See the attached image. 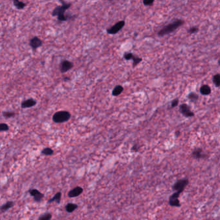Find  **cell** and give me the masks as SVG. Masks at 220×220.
I'll list each match as a JSON object with an SVG mask.
<instances>
[{
    "mask_svg": "<svg viewBox=\"0 0 220 220\" xmlns=\"http://www.w3.org/2000/svg\"><path fill=\"white\" fill-rule=\"evenodd\" d=\"M179 104V100L178 99H174L171 102V107H176Z\"/></svg>",
    "mask_w": 220,
    "mask_h": 220,
    "instance_id": "obj_30",
    "label": "cell"
},
{
    "mask_svg": "<svg viewBox=\"0 0 220 220\" xmlns=\"http://www.w3.org/2000/svg\"><path fill=\"white\" fill-rule=\"evenodd\" d=\"M71 118V114L67 111H59L54 113L52 120L56 123H63L68 121Z\"/></svg>",
    "mask_w": 220,
    "mask_h": 220,
    "instance_id": "obj_2",
    "label": "cell"
},
{
    "mask_svg": "<svg viewBox=\"0 0 220 220\" xmlns=\"http://www.w3.org/2000/svg\"><path fill=\"white\" fill-rule=\"evenodd\" d=\"M124 91V88L121 86V85H117L116 86L114 89L112 91V95L115 96H117L121 95Z\"/></svg>",
    "mask_w": 220,
    "mask_h": 220,
    "instance_id": "obj_17",
    "label": "cell"
},
{
    "mask_svg": "<svg viewBox=\"0 0 220 220\" xmlns=\"http://www.w3.org/2000/svg\"><path fill=\"white\" fill-rule=\"evenodd\" d=\"M9 130V126L5 123H0V133Z\"/></svg>",
    "mask_w": 220,
    "mask_h": 220,
    "instance_id": "obj_26",
    "label": "cell"
},
{
    "mask_svg": "<svg viewBox=\"0 0 220 220\" xmlns=\"http://www.w3.org/2000/svg\"><path fill=\"white\" fill-rule=\"evenodd\" d=\"M14 206V202H12V201L7 202L0 207V212H5L9 209H10V208H11L12 207H13Z\"/></svg>",
    "mask_w": 220,
    "mask_h": 220,
    "instance_id": "obj_15",
    "label": "cell"
},
{
    "mask_svg": "<svg viewBox=\"0 0 220 220\" xmlns=\"http://www.w3.org/2000/svg\"><path fill=\"white\" fill-rule=\"evenodd\" d=\"M69 80L68 77H65V78H64V80Z\"/></svg>",
    "mask_w": 220,
    "mask_h": 220,
    "instance_id": "obj_33",
    "label": "cell"
},
{
    "mask_svg": "<svg viewBox=\"0 0 220 220\" xmlns=\"http://www.w3.org/2000/svg\"><path fill=\"white\" fill-rule=\"evenodd\" d=\"M154 0H143V3L145 6H151Z\"/></svg>",
    "mask_w": 220,
    "mask_h": 220,
    "instance_id": "obj_29",
    "label": "cell"
},
{
    "mask_svg": "<svg viewBox=\"0 0 220 220\" xmlns=\"http://www.w3.org/2000/svg\"><path fill=\"white\" fill-rule=\"evenodd\" d=\"M41 153L45 156H51L53 154V151L50 148H46L42 150Z\"/></svg>",
    "mask_w": 220,
    "mask_h": 220,
    "instance_id": "obj_23",
    "label": "cell"
},
{
    "mask_svg": "<svg viewBox=\"0 0 220 220\" xmlns=\"http://www.w3.org/2000/svg\"><path fill=\"white\" fill-rule=\"evenodd\" d=\"M198 31H199L198 27H197V26H192V27H191V28L188 29L187 32L189 34H194V33L198 32Z\"/></svg>",
    "mask_w": 220,
    "mask_h": 220,
    "instance_id": "obj_28",
    "label": "cell"
},
{
    "mask_svg": "<svg viewBox=\"0 0 220 220\" xmlns=\"http://www.w3.org/2000/svg\"><path fill=\"white\" fill-rule=\"evenodd\" d=\"M29 193L31 196L33 197L34 200L36 202H41L44 198V194L38 191L36 189H30L29 190Z\"/></svg>",
    "mask_w": 220,
    "mask_h": 220,
    "instance_id": "obj_8",
    "label": "cell"
},
{
    "mask_svg": "<svg viewBox=\"0 0 220 220\" xmlns=\"http://www.w3.org/2000/svg\"><path fill=\"white\" fill-rule=\"evenodd\" d=\"M189 183V181L187 178H182V179L178 180L173 184L172 189L173 191H175L176 192H179L181 193L183 192L185 187L187 186Z\"/></svg>",
    "mask_w": 220,
    "mask_h": 220,
    "instance_id": "obj_4",
    "label": "cell"
},
{
    "mask_svg": "<svg viewBox=\"0 0 220 220\" xmlns=\"http://www.w3.org/2000/svg\"><path fill=\"white\" fill-rule=\"evenodd\" d=\"M14 7L18 10H23L26 6V3L20 0H12Z\"/></svg>",
    "mask_w": 220,
    "mask_h": 220,
    "instance_id": "obj_16",
    "label": "cell"
},
{
    "mask_svg": "<svg viewBox=\"0 0 220 220\" xmlns=\"http://www.w3.org/2000/svg\"><path fill=\"white\" fill-rule=\"evenodd\" d=\"M187 98L189 99L192 102H194L198 100L199 99V96L198 95L196 94L195 92H191L190 94H189L187 95Z\"/></svg>",
    "mask_w": 220,
    "mask_h": 220,
    "instance_id": "obj_21",
    "label": "cell"
},
{
    "mask_svg": "<svg viewBox=\"0 0 220 220\" xmlns=\"http://www.w3.org/2000/svg\"><path fill=\"white\" fill-rule=\"evenodd\" d=\"M212 82L214 84V86L217 88L220 87V74L217 73L212 77Z\"/></svg>",
    "mask_w": 220,
    "mask_h": 220,
    "instance_id": "obj_20",
    "label": "cell"
},
{
    "mask_svg": "<svg viewBox=\"0 0 220 220\" xmlns=\"http://www.w3.org/2000/svg\"><path fill=\"white\" fill-rule=\"evenodd\" d=\"M132 150L134 151H135V152L138 151V146H137V145H134V146L133 147Z\"/></svg>",
    "mask_w": 220,
    "mask_h": 220,
    "instance_id": "obj_31",
    "label": "cell"
},
{
    "mask_svg": "<svg viewBox=\"0 0 220 220\" xmlns=\"http://www.w3.org/2000/svg\"><path fill=\"white\" fill-rule=\"evenodd\" d=\"M78 208V205L77 204L72 203H68L65 207V209L67 210V212L69 213H72L74 210H75L77 208Z\"/></svg>",
    "mask_w": 220,
    "mask_h": 220,
    "instance_id": "obj_19",
    "label": "cell"
},
{
    "mask_svg": "<svg viewBox=\"0 0 220 220\" xmlns=\"http://www.w3.org/2000/svg\"><path fill=\"white\" fill-rule=\"evenodd\" d=\"M60 2L62 3V5L57 6L53 10L52 12V16H58L59 15L65 14L66 11L72 6V3H66L64 0H60Z\"/></svg>",
    "mask_w": 220,
    "mask_h": 220,
    "instance_id": "obj_3",
    "label": "cell"
},
{
    "mask_svg": "<svg viewBox=\"0 0 220 220\" xmlns=\"http://www.w3.org/2000/svg\"><path fill=\"white\" fill-rule=\"evenodd\" d=\"M83 192V189L81 187L77 186L75 187L74 189H72L71 191H69V192L68 193V196L69 198H75V197H77V196H80L81 194H82Z\"/></svg>",
    "mask_w": 220,
    "mask_h": 220,
    "instance_id": "obj_12",
    "label": "cell"
},
{
    "mask_svg": "<svg viewBox=\"0 0 220 220\" xmlns=\"http://www.w3.org/2000/svg\"><path fill=\"white\" fill-rule=\"evenodd\" d=\"M132 61H133V67H135L137 65H138V64L140 63V62L142 61V59L141 57H139L137 56L134 55L133 57Z\"/></svg>",
    "mask_w": 220,
    "mask_h": 220,
    "instance_id": "obj_24",
    "label": "cell"
},
{
    "mask_svg": "<svg viewBox=\"0 0 220 220\" xmlns=\"http://www.w3.org/2000/svg\"><path fill=\"white\" fill-rule=\"evenodd\" d=\"M110 1H113V0H110Z\"/></svg>",
    "mask_w": 220,
    "mask_h": 220,
    "instance_id": "obj_35",
    "label": "cell"
},
{
    "mask_svg": "<svg viewBox=\"0 0 220 220\" xmlns=\"http://www.w3.org/2000/svg\"><path fill=\"white\" fill-rule=\"evenodd\" d=\"M218 65H219V67H220V58H219V59L218 61Z\"/></svg>",
    "mask_w": 220,
    "mask_h": 220,
    "instance_id": "obj_34",
    "label": "cell"
},
{
    "mask_svg": "<svg viewBox=\"0 0 220 220\" xmlns=\"http://www.w3.org/2000/svg\"><path fill=\"white\" fill-rule=\"evenodd\" d=\"M200 94L203 95H209L211 92V88L208 84H203L200 88Z\"/></svg>",
    "mask_w": 220,
    "mask_h": 220,
    "instance_id": "obj_14",
    "label": "cell"
},
{
    "mask_svg": "<svg viewBox=\"0 0 220 220\" xmlns=\"http://www.w3.org/2000/svg\"><path fill=\"white\" fill-rule=\"evenodd\" d=\"M36 104H37V101L35 99H29L22 102L21 106L22 108H23V109H25V108H29V107H34V106L36 105Z\"/></svg>",
    "mask_w": 220,
    "mask_h": 220,
    "instance_id": "obj_13",
    "label": "cell"
},
{
    "mask_svg": "<svg viewBox=\"0 0 220 220\" xmlns=\"http://www.w3.org/2000/svg\"><path fill=\"white\" fill-rule=\"evenodd\" d=\"M191 156L194 159H202V158H205L207 156L206 154L203 153V150L200 148H196L193 150Z\"/></svg>",
    "mask_w": 220,
    "mask_h": 220,
    "instance_id": "obj_11",
    "label": "cell"
},
{
    "mask_svg": "<svg viewBox=\"0 0 220 220\" xmlns=\"http://www.w3.org/2000/svg\"><path fill=\"white\" fill-rule=\"evenodd\" d=\"M126 25V22L125 21H118L117 23H115L114 25L111 26L110 28L107 29L106 30V32L108 34H111V35H114L117 34L118 32H120L123 28L124 26Z\"/></svg>",
    "mask_w": 220,
    "mask_h": 220,
    "instance_id": "obj_5",
    "label": "cell"
},
{
    "mask_svg": "<svg viewBox=\"0 0 220 220\" xmlns=\"http://www.w3.org/2000/svg\"><path fill=\"white\" fill-rule=\"evenodd\" d=\"M73 67V64L72 62L67 61V60H64L61 62L60 64V70L61 73H66L69 69H71Z\"/></svg>",
    "mask_w": 220,
    "mask_h": 220,
    "instance_id": "obj_10",
    "label": "cell"
},
{
    "mask_svg": "<svg viewBox=\"0 0 220 220\" xmlns=\"http://www.w3.org/2000/svg\"><path fill=\"white\" fill-rule=\"evenodd\" d=\"M179 111L185 117H194V113L192 111L191 107L187 104H181L179 107Z\"/></svg>",
    "mask_w": 220,
    "mask_h": 220,
    "instance_id": "obj_6",
    "label": "cell"
},
{
    "mask_svg": "<svg viewBox=\"0 0 220 220\" xmlns=\"http://www.w3.org/2000/svg\"><path fill=\"white\" fill-rule=\"evenodd\" d=\"M185 23V21L183 20V19H176L175 21H174L171 23H169L168 25H165L164 26L159 32L158 33V35L159 36H164L165 35L171 34L180 27L181 26H182Z\"/></svg>",
    "mask_w": 220,
    "mask_h": 220,
    "instance_id": "obj_1",
    "label": "cell"
},
{
    "mask_svg": "<svg viewBox=\"0 0 220 220\" xmlns=\"http://www.w3.org/2000/svg\"><path fill=\"white\" fill-rule=\"evenodd\" d=\"M180 132L179 131H177L175 133V134H176V137H178L179 135H180Z\"/></svg>",
    "mask_w": 220,
    "mask_h": 220,
    "instance_id": "obj_32",
    "label": "cell"
},
{
    "mask_svg": "<svg viewBox=\"0 0 220 220\" xmlns=\"http://www.w3.org/2000/svg\"><path fill=\"white\" fill-rule=\"evenodd\" d=\"M181 193L179 192H174L169 198V204L170 206L174 207H180L181 203L179 200V197Z\"/></svg>",
    "mask_w": 220,
    "mask_h": 220,
    "instance_id": "obj_7",
    "label": "cell"
},
{
    "mask_svg": "<svg viewBox=\"0 0 220 220\" xmlns=\"http://www.w3.org/2000/svg\"><path fill=\"white\" fill-rule=\"evenodd\" d=\"M61 196H62V194H61V192H57L56 194L54 195L53 198H52L51 199H50L48 201V203H51L53 202H56L57 203H60L61 200Z\"/></svg>",
    "mask_w": 220,
    "mask_h": 220,
    "instance_id": "obj_18",
    "label": "cell"
},
{
    "mask_svg": "<svg viewBox=\"0 0 220 220\" xmlns=\"http://www.w3.org/2000/svg\"><path fill=\"white\" fill-rule=\"evenodd\" d=\"M2 114L3 117L7 118L14 117L15 116V113H14L12 111H3Z\"/></svg>",
    "mask_w": 220,
    "mask_h": 220,
    "instance_id": "obj_25",
    "label": "cell"
},
{
    "mask_svg": "<svg viewBox=\"0 0 220 220\" xmlns=\"http://www.w3.org/2000/svg\"><path fill=\"white\" fill-rule=\"evenodd\" d=\"M29 45L30 46V47L32 48L34 50H35L37 49L38 48L41 47V46L42 45V41L39 37L35 36L30 40Z\"/></svg>",
    "mask_w": 220,
    "mask_h": 220,
    "instance_id": "obj_9",
    "label": "cell"
},
{
    "mask_svg": "<svg viewBox=\"0 0 220 220\" xmlns=\"http://www.w3.org/2000/svg\"><path fill=\"white\" fill-rule=\"evenodd\" d=\"M52 218V215L51 213H45L41 215L38 218V220H51Z\"/></svg>",
    "mask_w": 220,
    "mask_h": 220,
    "instance_id": "obj_22",
    "label": "cell"
},
{
    "mask_svg": "<svg viewBox=\"0 0 220 220\" xmlns=\"http://www.w3.org/2000/svg\"><path fill=\"white\" fill-rule=\"evenodd\" d=\"M134 56V54L133 53L131 52H126L124 54V58L126 60V61H129V60H132L133 57Z\"/></svg>",
    "mask_w": 220,
    "mask_h": 220,
    "instance_id": "obj_27",
    "label": "cell"
}]
</instances>
